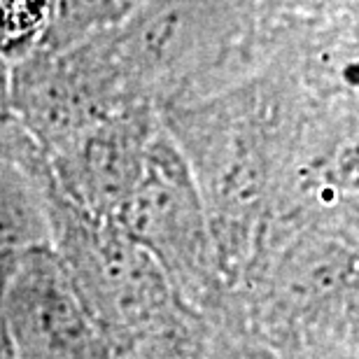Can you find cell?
<instances>
[{
  "instance_id": "6da1fadb",
  "label": "cell",
  "mask_w": 359,
  "mask_h": 359,
  "mask_svg": "<svg viewBox=\"0 0 359 359\" xmlns=\"http://www.w3.org/2000/svg\"><path fill=\"white\" fill-rule=\"evenodd\" d=\"M49 245L117 355L187 311L166 273L133 236L56 189H49Z\"/></svg>"
},
{
  "instance_id": "7a4b0ae2",
  "label": "cell",
  "mask_w": 359,
  "mask_h": 359,
  "mask_svg": "<svg viewBox=\"0 0 359 359\" xmlns=\"http://www.w3.org/2000/svg\"><path fill=\"white\" fill-rule=\"evenodd\" d=\"M114 222L154 257L187 311L210 320L224 308L231 290L201 187L173 149H147L142 173Z\"/></svg>"
},
{
  "instance_id": "3957f363",
  "label": "cell",
  "mask_w": 359,
  "mask_h": 359,
  "mask_svg": "<svg viewBox=\"0 0 359 359\" xmlns=\"http://www.w3.org/2000/svg\"><path fill=\"white\" fill-rule=\"evenodd\" d=\"M0 332L17 359H117L49 243L0 250Z\"/></svg>"
},
{
  "instance_id": "277c9868",
  "label": "cell",
  "mask_w": 359,
  "mask_h": 359,
  "mask_svg": "<svg viewBox=\"0 0 359 359\" xmlns=\"http://www.w3.org/2000/svg\"><path fill=\"white\" fill-rule=\"evenodd\" d=\"M117 359H208L205 322L191 311H182L168 325L135 341Z\"/></svg>"
},
{
  "instance_id": "5b68a950",
  "label": "cell",
  "mask_w": 359,
  "mask_h": 359,
  "mask_svg": "<svg viewBox=\"0 0 359 359\" xmlns=\"http://www.w3.org/2000/svg\"><path fill=\"white\" fill-rule=\"evenodd\" d=\"M208 359H278V355L236 322H205Z\"/></svg>"
},
{
  "instance_id": "8992f818",
  "label": "cell",
  "mask_w": 359,
  "mask_h": 359,
  "mask_svg": "<svg viewBox=\"0 0 359 359\" xmlns=\"http://www.w3.org/2000/svg\"><path fill=\"white\" fill-rule=\"evenodd\" d=\"M49 0H0V42L26 40L45 21Z\"/></svg>"
}]
</instances>
